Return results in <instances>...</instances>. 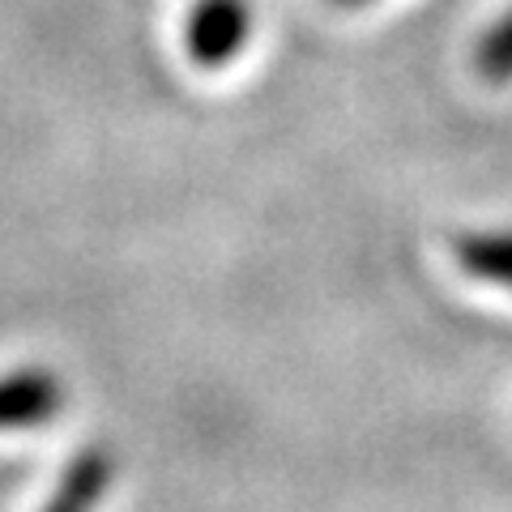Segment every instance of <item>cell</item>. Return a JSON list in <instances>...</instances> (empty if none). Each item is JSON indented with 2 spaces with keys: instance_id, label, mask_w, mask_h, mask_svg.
Returning a JSON list of instances; mask_svg holds the SVG:
<instances>
[{
  "instance_id": "obj_3",
  "label": "cell",
  "mask_w": 512,
  "mask_h": 512,
  "mask_svg": "<svg viewBox=\"0 0 512 512\" xmlns=\"http://www.w3.org/2000/svg\"><path fill=\"white\" fill-rule=\"evenodd\" d=\"M111 474H116V461H111V453H103V448H86V453L77 457L69 470H64L60 487H56L52 500H47L43 512H90L107 495Z\"/></svg>"
},
{
  "instance_id": "obj_2",
  "label": "cell",
  "mask_w": 512,
  "mask_h": 512,
  "mask_svg": "<svg viewBox=\"0 0 512 512\" xmlns=\"http://www.w3.org/2000/svg\"><path fill=\"white\" fill-rule=\"evenodd\" d=\"M60 402H64V389L47 367H22V372L0 376V431L56 419Z\"/></svg>"
},
{
  "instance_id": "obj_5",
  "label": "cell",
  "mask_w": 512,
  "mask_h": 512,
  "mask_svg": "<svg viewBox=\"0 0 512 512\" xmlns=\"http://www.w3.org/2000/svg\"><path fill=\"white\" fill-rule=\"evenodd\" d=\"M474 69L491 86L512 82V9L483 35V43H478V52H474Z\"/></svg>"
},
{
  "instance_id": "obj_4",
  "label": "cell",
  "mask_w": 512,
  "mask_h": 512,
  "mask_svg": "<svg viewBox=\"0 0 512 512\" xmlns=\"http://www.w3.org/2000/svg\"><path fill=\"white\" fill-rule=\"evenodd\" d=\"M453 256L470 278L512 291V227L508 231H461L453 239Z\"/></svg>"
},
{
  "instance_id": "obj_6",
  "label": "cell",
  "mask_w": 512,
  "mask_h": 512,
  "mask_svg": "<svg viewBox=\"0 0 512 512\" xmlns=\"http://www.w3.org/2000/svg\"><path fill=\"white\" fill-rule=\"evenodd\" d=\"M333 5H342V9H363V5H372V0H333Z\"/></svg>"
},
{
  "instance_id": "obj_1",
  "label": "cell",
  "mask_w": 512,
  "mask_h": 512,
  "mask_svg": "<svg viewBox=\"0 0 512 512\" xmlns=\"http://www.w3.org/2000/svg\"><path fill=\"white\" fill-rule=\"evenodd\" d=\"M252 5L248 0H197L184 18V52L201 73H218L248 47Z\"/></svg>"
}]
</instances>
